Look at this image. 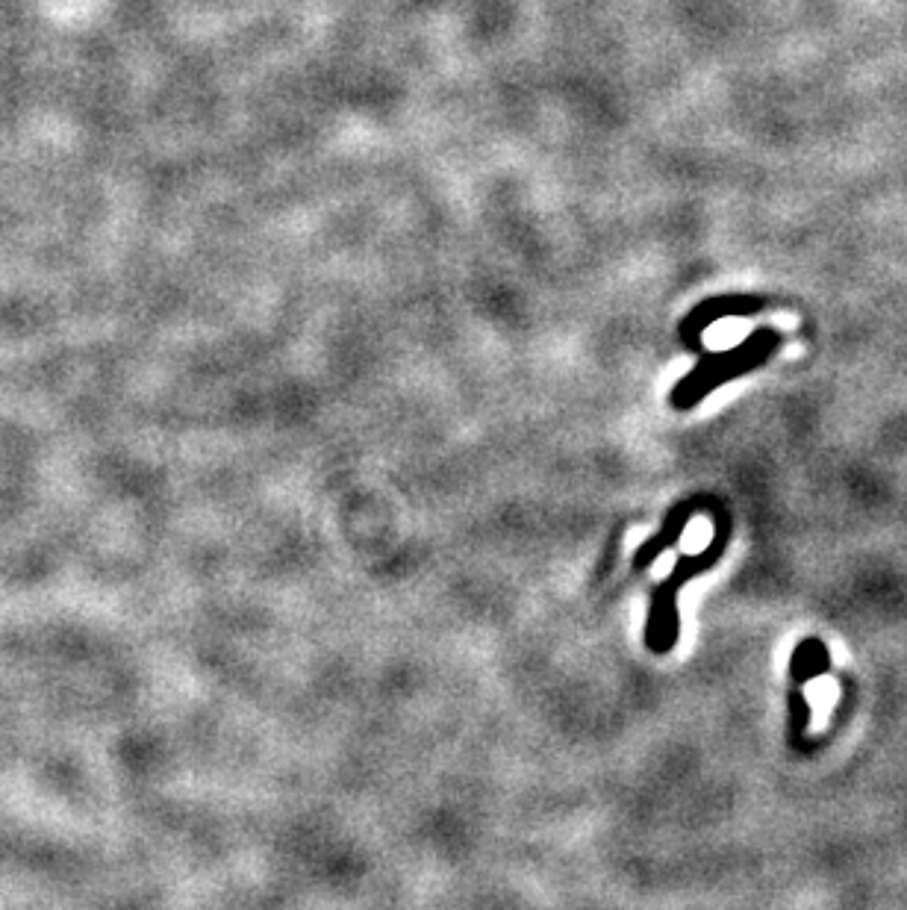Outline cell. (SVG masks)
I'll list each match as a JSON object with an SVG mask.
<instances>
[{
    "instance_id": "2",
    "label": "cell",
    "mask_w": 907,
    "mask_h": 910,
    "mask_svg": "<svg viewBox=\"0 0 907 910\" xmlns=\"http://www.w3.org/2000/svg\"><path fill=\"white\" fill-rule=\"evenodd\" d=\"M828 669H831V657H828V648L819 643V640H804V643H799L793 660H790V675H793L796 687L807 684L816 675H825Z\"/></svg>"
},
{
    "instance_id": "1",
    "label": "cell",
    "mask_w": 907,
    "mask_h": 910,
    "mask_svg": "<svg viewBox=\"0 0 907 910\" xmlns=\"http://www.w3.org/2000/svg\"><path fill=\"white\" fill-rule=\"evenodd\" d=\"M698 513H710L713 519V545H707L701 554H681L672 575L663 578L654 595H651V610H648V622H645V645L654 654H669L675 643H678V589L684 587L690 578L707 572L716 566V560L722 557L728 536L734 531L731 513L710 495H698L693 498Z\"/></svg>"
}]
</instances>
